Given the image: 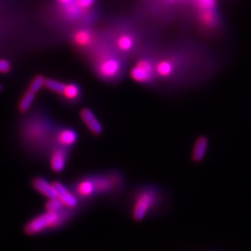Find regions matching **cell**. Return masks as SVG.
I'll use <instances>...</instances> for the list:
<instances>
[{
	"label": "cell",
	"mask_w": 251,
	"mask_h": 251,
	"mask_svg": "<svg viewBox=\"0 0 251 251\" xmlns=\"http://www.w3.org/2000/svg\"><path fill=\"white\" fill-rule=\"evenodd\" d=\"M217 72L209 53L195 48L174 49L157 56V88L162 92L191 90L208 83Z\"/></svg>",
	"instance_id": "1"
},
{
	"label": "cell",
	"mask_w": 251,
	"mask_h": 251,
	"mask_svg": "<svg viewBox=\"0 0 251 251\" xmlns=\"http://www.w3.org/2000/svg\"><path fill=\"white\" fill-rule=\"evenodd\" d=\"M58 122L54 120L50 111L41 103L33 106L22 115L18 123L20 145L33 159L47 157L52 146V139Z\"/></svg>",
	"instance_id": "2"
},
{
	"label": "cell",
	"mask_w": 251,
	"mask_h": 251,
	"mask_svg": "<svg viewBox=\"0 0 251 251\" xmlns=\"http://www.w3.org/2000/svg\"><path fill=\"white\" fill-rule=\"evenodd\" d=\"M170 193L154 183H142L135 186L129 198L131 218L141 222L160 215L170 207Z\"/></svg>",
	"instance_id": "3"
},
{
	"label": "cell",
	"mask_w": 251,
	"mask_h": 251,
	"mask_svg": "<svg viewBox=\"0 0 251 251\" xmlns=\"http://www.w3.org/2000/svg\"><path fill=\"white\" fill-rule=\"evenodd\" d=\"M91 64L95 76L111 85L121 82L126 73L123 55L107 47H100L92 51Z\"/></svg>",
	"instance_id": "4"
},
{
	"label": "cell",
	"mask_w": 251,
	"mask_h": 251,
	"mask_svg": "<svg viewBox=\"0 0 251 251\" xmlns=\"http://www.w3.org/2000/svg\"><path fill=\"white\" fill-rule=\"evenodd\" d=\"M79 213V211L67 208L60 211H45L27 221L23 226V232L29 236H34L56 231L64 227Z\"/></svg>",
	"instance_id": "5"
},
{
	"label": "cell",
	"mask_w": 251,
	"mask_h": 251,
	"mask_svg": "<svg viewBox=\"0 0 251 251\" xmlns=\"http://www.w3.org/2000/svg\"><path fill=\"white\" fill-rule=\"evenodd\" d=\"M96 199L105 197L110 199H117L124 192L126 186V177L122 171L118 170L91 172Z\"/></svg>",
	"instance_id": "6"
},
{
	"label": "cell",
	"mask_w": 251,
	"mask_h": 251,
	"mask_svg": "<svg viewBox=\"0 0 251 251\" xmlns=\"http://www.w3.org/2000/svg\"><path fill=\"white\" fill-rule=\"evenodd\" d=\"M157 56L152 53L141 55L133 63L130 70V76L133 81L146 88H157L156 60Z\"/></svg>",
	"instance_id": "7"
},
{
	"label": "cell",
	"mask_w": 251,
	"mask_h": 251,
	"mask_svg": "<svg viewBox=\"0 0 251 251\" xmlns=\"http://www.w3.org/2000/svg\"><path fill=\"white\" fill-rule=\"evenodd\" d=\"M78 141V133L73 127L65 124L58 123L54 131L52 146H60L69 150H73Z\"/></svg>",
	"instance_id": "8"
},
{
	"label": "cell",
	"mask_w": 251,
	"mask_h": 251,
	"mask_svg": "<svg viewBox=\"0 0 251 251\" xmlns=\"http://www.w3.org/2000/svg\"><path fill=\"white\" fill-rule=\"evenodd\" d=\"M71 153L72 150L60 146H51L46 157L49 161L50 170L55 173H60L64 171L69 160Z\"/></svg>",
	"instance_id": "9"
},
{
	"label": "cell",
	"mask_w": 251,
	"mask_h": 251,
	"mask_svg": "<svg viewBox=\"0 0 251 251\" xmlns=\"http://www.w3.org/2000/svg\"><path fill=\"white\" fill-rule=\"evenodd\" d=\"M52 183H53V185L56 189V192H57L58 198L62 202V204L67 209L80 212L81 209L85 205L74 193V192L71 190L70 187L60 181H52Z\"/></svg>",
	"instance_id": "10"
},
{
	"label": "cell",
	"mask_w": 251,
	"mask_h": 251,
	"mask_svg": "<svg viewBox=\"0 0 251 251\" xmlns=\"http://www.w3.org/2000/svg\"><path fill=\"white\" fill-rule=\"evenodd\" d=\"M58 97L64 105L77 106L83 100V89L78 82H66L63 91Z\"/></svg>",
	"instance_id": "11"
},
{
	"label": "cell",
	"mask_w": 251,
	"mask_h": 251,
	"mask_svg": "<svg viewBox=\"0 0 251 251\" xmlns=\"http://www.w3.org/2000/svg\"><path fill=\"white\" fill-rule=\"evenodd\" d=\"M81 120L85 124L87 129L95 136H100L103 132V127L98 119L95 113L89 107H84L79 112Z\"/></svg>",
	"instance_id": "12"
},
{
	"label": "cell",
	"mask_w": 251,
	"mask_h": 251,
	"mask_svg": "<svg viewBox=\"0 0 251 251\" xmlns=\"http://www.w3.org/2000/svg\"><path fill=\"white\" fill-rule=\"evenodd\" d=\"M73 44L82 50L91 49L95 45V35L88 28H81L75 31L72 36Z\"/></svg>",
	"instance_id": "13"
},
{
	"label": "cell",
	"mask_w": 251,
	"mask_h": 251,
	"mask_svg": "<svg viewBox=\"0 0 251 251\" xmlns=\"http://www.w3.org/2000/svg\"><path fill=\"white\" fill-rule=\"evenodd\" d=\"M211 144V140L207 135L198 136L193 144L192 148V161L195 164H199L205 159Z\"/></svg>",
	"instance_id": "14"
},
{
	"label": "cell",
	"mask_w": 251,
	"mask_h": 251,
	"mask_svg": "<svg viewBox=\"0 0 251 251\" xmlns=\"http://www.w3.org/2000/svg\"><path fill=\"white\" fill-rule=\"evenodd\" d=\"M31 185L36 191L39 193L43 196H45L47 199L58 197L57 192L53 183L50 182L46 178L42 176L34 177L31 181Z\"/></svg>",
	"instance_id": "15"
},
{
	"label": "cell",
	"mask_w": 251,
	"mask_h": 251,
	"mask_svg": "<svg viewBox=\"0 0 251 251\" xmlns=\"http://www.w3.org/2000/svg\"><path fill=\"white\" fill-rule=\"evenodd\" d=\"M136 47V39L131 34H121L118 36L114 44V50H116L122 55L131 53L135 50Z\"/></svg>",
	"instance_id": "16"
},
{
	"label": "cell",
	"mask_w": 251,
	"mask_h": 251,
	"mask_svg": "<svg viewBox=\"0 0 251 251\" xmlns=\"http://www.w3.org/2000/svg\"><path fill=\"white\" fill-rule=\"evenodd\" d=\"M37 95L38 94L36 92H33L28 89H26L25 91H23V93L20 95V100L17 104V109L20 114L24 115L32 109V107L34 106V102H35Z\"/></svg>",
	"instance_id": "17"
},
{
	"label": "cell",
	"mask_w": 251,
	"mask_h": 251,
	"mask_svg": "<svg viewBox=\"0 0 251 251\" xmlns=\"http://www.w3.org/2000/svg\"><path fill=\"white\" fill-rule=\"evenodd\" d=\"M201 24L208 28V29H214L218 25V17L214 10H200Z\"/></svg>",
	"instance_id": "18"
},
{
	"label": "cell",
	"mask_w": 251,
	"mask_h": 251,
	"mask_svg": "<svg viewBox=\"0 0 251 251\" xmlns=\"http://www.w3.org/2000/svg\"><path fill=\"white\" fill-rule=\"evenodd\" d=\"M62 7H63L62 12H63L64 16L71 20L78 19L83 13H86V11L82 10L80 7L75 2V0L70 4H67Z\"/></svg>",
	"instance_id": "19"
},
{
	"label": "cell",
	"mask_w": 251,
	"mask_h": 251,
	"mask_svg": "<svg viewBox=\"0 0 251 251\" xmlns=\"http://www.w3.org/2000/svg\"><path fill=\"white\" fill-rule=\"evenodd\" d=\"M66 82L63 81L58 80V79H54V78H46L45 81V86L44 89L48 90V91L54 93L55 95L59 96L60 93L63 91L64 86H65Z\"/></svg>",
	"instance_id": "20"
},
{
	"label": "cell",
	"mask_w": 251,
	"mask_h": 251,
	"mask_svg": "<svg viewBox=\"0 0 251 251\" xmlns=\"http://www.w3.org/2000/svg\"><path fill=\"white\" fill-rule=\"evenodd\" d=\"M46 78L47 77H45L43 75H37V76H35L31 79L30 82H29L27 89L33 91V92H36L38 94L44 88Z\"/></svg>",
	"instance_id": "21"
},
{
	"label": "cell",
	"mask_w": 251,
	"mask_h": 251,
	"mask_svg": "<svg viewBox=\"0 0 251 251\" xmlns=\"http://www.w3.org/2000/svg\"><path fill=\"white\" fill-rule=\"evenodd\" d=\"M66 207L62 204V202L58 198H49L45 203V211H60Z\"/></svg>",
	"instance_id": "22"
},
{
	"label": "cell",
	"mask_w": 251,
	"mask_h": 251,
	"mask_svg": "<svg viewBox=\"0 0 251 251\" xmlns=\"http://www.w3.org/2000/svg\"><path fill=\"white\" fill-rule=\"evenodd\" d=\"M195 2L200 10H214L216 7V0H195Z\"/></svg>",
	"instance_id": "23"
},
{
	"label": "cell",
	"mask_w": 251,
	"mask_h": 251,
	"mask_svg": "<svg viewBox=\"0 0 251 251\" xmlns=\"http://www.w3.org/2000/svg\"><path fill=\"white\" fill-rule=\"evenodd\" d=\"M12 69L11 62L8 59L1 58L0 59V74H9Z\"/></svg>",
	"instance_id": "24"
},
{
	"label": "cell",
	"mask_w": 251,
	"mask_h": 251,
	"mask_svg": "<svg viewBox=\"0 0 251 251\" xmlns=\"http://www.w3.org/2000/svg\"><path fill=\"white\" fill-rule=\"evenodd\" d=\"M96 0H75V2L80 7L81 9L88 12L93 7Z\"/></svg>",
	"instance_id": "25"
},
{
	"label": "cell",
	"mask_w": 251,
	"mask_h": 251,
	"mask_svg": "<svg viewBox=\"0 0 251 251\" xmlns=\"http://www.w3.org/2000/svg\"><path fill=\"white\" fill-rule=\"evenodd\" d=\"M74 0H57V2L61 5V6H65L67 4H70Z\"/></svg>",
	"instance_id": "26"
},
{
	"label": "cell",
	"mask_w": 251,
	"mask_h": 251,
	"mask_svg": "<svg viewBox=\"0 0 251 251\" xmlns=\"http://www.w3.org/2000/svg\"><path fill=\"white\" fill-rule=\"evenodd\" d=\"M2 90H3V86L0 85V91H2Z\"/></svg>",
	"instance_id": "27"
}]
</instances>
